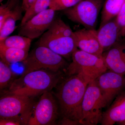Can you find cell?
<instances>
[{"label":"cell","instance_id":"cell-1","mask_svg":"<svg viewBox=\"0 0 125 125\" xmlns=\"http://www.w3.org/2000/svg\"><path fill=\"white\" fill-rule=\"evenodd\" d=\"M88 84L80 75H67L55 87L52 93L59 106L61 125H82V102Z\"/></svg>","mask_w":125,"mask_h":125},{"label":"cell","instance_id":"cell-2","mask_svg":"<svg viewBox=\"0 0 125 125\" xmlns=\"http://www.w3.org/2000/svg\"><path fill=\"white\" fill-rule=\"evenodd\" d=\"M64 77L58 72L45 69L30 72L14 80L3 94H13L34 98L47 91H51Z\"/></svg>","mask_w":125,"mask_h":125},{"label":"cell","instance_id":"cell-3","mask_svg":"<svg viewBox=\"0 0 125 125\" xmlns=\"http://www.w3.org/2000/svg\"><path fill=\"white\" fill-rule=\"evenodd\" d=\"M71 59L66 70L67 75H79L89 83L107 70L103 56L90 54L78 48L72 54Z\"/></svg>","mask_w":125,"mask_h":125},{"label":"cell","instance_id":"cell-4","mask_svg":"<svg viewBox=\"0 0 125 125\" xmlns=\"http://www.w3.org/2000/svg\"><path fill=\"white\" fill-rule=\"evenodd\" d=\"M22 62L24 69L22 74L40 69L58 72L66 70L69 65L62 56L46 47L39 45L29 53Z\"/></svg>","mask_w":125,"mask_h":125},{"label":"cell","instance_id":"cell-5","mask_svg":"<svg viewBox=\"0 0 125 125\" xmlns=\"http://www.w3.org/2000/svg\"><path fill=\"white\" fill-rule=\"evenodd\" d=\"M34 98L3 94L0 99V118L13 119L28 125L34 106Z\"/></svg>","mask_w":125,"mask_h":125},{"label":"cell","instance_id":"cell-6","mask_svg":"<svg viewBox=\"0 0 125 125\" xmlns=\"http://www.w3.org/2000/svg\"><path fill=\"white\" fill-rule=\"evenodd\" d=\"M106 107L95 80L89 83L82 102V125H95L101 123L103 108Z\"/></svg>","mask_w":125,"mask_h":125},{"label":"cell","instance_id":"cell-7","mask_svg":"<svg viewBox=\"0 0 125 125\" xmlns=\"http://www.w3.org/2000/svg\"><path fill=\"white\" fill-rule=\"evenodd\" d=\"M60 117L59 106L56 99L51 91L40 95L34 106L29 121V125H56Z\"/></svg>","mask_w":125,"mask_h":125},{"label":"cell","instance_id":"cell-8","mask_svg":"<svg viewBox=\"0 0 125 125\" xmlns=\"http://www.w3.org/2000/svg\"><path fill=\"white\" fill-rule=\"evenodd\" d=\"M104 3V0H83L73 7L64 10V13L71 21L85 28L95 29Z\"/></svg>","mask_w":125,"mask_h":125},{"label":"cell","instance_id":"cell-9","mask_svg":"<svg viewBox=\"0 0 125 125\" xmlns=\"http://www.w3.org/2000/svg\"><path fill=\"white\" fill-rule=\"evenodd\" d=\"M106 107L108 106L125 88V76L109 70L95 80Z\"/></svg>","mask_w":125,"mask_h":125},{"label":"cell","instance_id":"cell-10","mask_svg":"<svg viewBox=\"0 0 125 125\" xmlns=\"http://www.w3.org/2000/svg\"><path fill=\"white\" fill-rule=\"evenodd\" d=\"M56 11L48 9L34 16L20 25L19 34L31 39L38 38L49 29L55 19Z\"/></svg>","mask_w":125,"mask_h":125},{"label":"cell","instance_id":"cell-11","mask_svg":"<svg viewBox=\"0 0 125 125\" xmlns=\"http://www.w3.org/2000/svg\"><path fill=\"white\" fill-rule=\"evenodd\" d=\"M38 45L46 47L67 60L71 59L72 54L78 49L73 38L57 35L48 30L41 36Z\"/></svg>","mask_w":125,"mask_h":125},{"label":"cell","instance_id":"cell-12","mask_svg":"<svg viewBox=\"0 0 125 125\" xmlns=\"http://www.w3.org/2000/svg\"><path fill=\"white\" fill-rule=\"evenodd\" d=\"M73 38L78 49L90 54L103 56L104 50L99 41L96 30L84 28L77 30L74 32Z\"/></svg>","mask_w":125,"mask_h":125},{"label":"cell","instance_id":"cell-13","mask_svg":"<svg viewBox=\"0 0 125 125\" xmlns=\"http://www.w3.org/2000/svg\"><path fill=\"white\" fill-rule=\"evenodd\" d=\"M103 56L107 69L125 76V42L118 41Z\"/></svg>","mask_w":125,"mask_h":125},{"label":"cell","instance_id":"cell-14","mask_svg":"<svg viewBox=\"0 0 125 125\" xmlns=\"http://www.w3.org/2000/svg\"><path fill=\"white\" fill-rule=\"evenodd\" d=\"M97 31L98 38L104 51H106L118 42L122 37L116 17L100 25Z\"/></svg>","mask_w":125,"mask_h":125},{"label":"cell","instance_id":"cell-15","mask_svg":"<svg viewBox=\"0 0 125 125\" xmlns=\"http://www.w3.org/2000/svg\"><path fill=\"white\" fill-rule=\"evenodd\" d=\"M125 121V91L117 96L111 105L103 112L102 125H113Z\"/></svg>","mask_w":125,"mask_h":125},{"label":"cell","instance_id":"cell-16","mask_svg":"<svg viewBox=\"0 0 125 125\" xmlns=\"http://www.w3.org/2000/svg\"><path fill=\"white\" fill-rule=\"evenodd\" d=\"M22 5H18L8 15L0 27V41L10 36L16 28V22L22 19Z\"/></svg>","mask_w":125,"mask_h":125},{"label":"cell","instance_id":"cell-17","mask_svg":"<svg viewBox=\"0 0 125 125\" xmlns=\"http://www.w3.org/2000/svg\"><path fill=\"white\" fill-rule=\"evenodd\" d=\"M29 51L13 48L0 47L1 60L7 64L22 62L27 58Z\"/></svg>","mask_w":125,"mask_h":125},{"label":"cell","instance_id":"cell-18","mask_svg":"<svg viewBox=\"0 0 125 125\" xmlns=\"http://www.w3.org/2000/svg\"><path fill=\"white\" fill-rule=\"evenodd\" d=\"M125 2V0H105L103 5L101 25L115 18Z\"/></svg>","mask_w":125,"mask_h":125},{"label":"cell","instance_id":"cell-19","mask_svg":"<svg viewBox=\"0 0 125 125\" xmlns=\"http://www.w3.org/2000/svg\"><path fill=\"white\" fill-rule=\"evenodd\" d=\"M32 39L22 35L9 36L0 41V47L13 48L29 52Z\"/></svg>","mask_w":125,"mask_h":125},{"label":"cell","instance_id":"cell-20","mask_svg":"<svg viewBox=\"0 0 125 125\" xmlns=\"http://www.w3.org/2000/svg\"><path fill=\"white\" fill-rule=\"evenodd\" d=\"M51 0H36L30 7L25 11L21 20V25H22L33 18L34 16L48 9Z\"/></svg>","mask_w":125,"mask_h":125},{"label":"cell","instance_id":"cell-21","mask_svg":"<svg viewBox=\"0 0 125 125\" xmlns=\"http://www.w3.org/2000/svg\"><path fill=\"white\" fill-rule=\"evenodd\" d=\"M48 30L57 35L72 38L73 37V31L70 26L60 18H55Z\"/></svg>","mask_w":125,"mask_h":125},{"label":"cell","instance_id":"cell-22","mask_svg":"<svg viewBox=\"0 0 125 125\" xmlns=\"http://www.w3.org/2000/svg\"><path fill=\"white\" fill-rule=\"evenodd\" d=\"M14 74L9 65L0 60V90L3 91L9 87L13 82Z\"/></svg>","mask_w":125,"mask_h":125},{"label":"cell","instance_id":"cell-23","mask_svg":"<svg viewBox=\"0 0 125 125\" xmlns=\"http://www.w3.org/2000/svg\"><path fill=\"white\" fill-rule=\"evenodd\" d=\"M83 0H51L49 8L55 11L64 10L76 5Z\"/></svg>","mask_w":125,"mask_h":125},{"label":"cell","instance_id":"cell-24","mask_svg":"<svg viewBox=\"0 0 125 125\" xmlns=\"http://www.w3.org/2000/svg\"><path fill=\"white\" fill-rule=\"evenodd\" d=\"M20 0H8L5 4L0 6V27L8 15L19 4Z\"/></svg>","mask_w":125,"mask_h":125},{"label":"cell","instance_id":"cell-25","mask_svg":"<svg viewBox=\"0 0 125 125\" xmlns=\"http://www.w3.org/2000/svg\"><path fill=\"white\" fill-rule=\"evenodd\" d=\"M116 20L122 32L125 29V2L116 17Z\"/></svg>","mask_w":125,"mask_h":125},{"label":"cell","instance_id":"cell-26","mask_svg":"<svg viewBox=\"0 0 125 125\" xmlns=\"http://www.w3.org/2000/svg\"><path fill=\"white\" fill-rule=\"evenodd\" d=\"M0 125H22L20 121L13 119H2L0 118Z\"/></svg>","mask_w":125,"mask_h":125},{"label":"cell","instance_id":"cell-27","mask_svg":"<svg viewBox=\"0 0 125 125\" xmlns=\"http://www.w3.org/2000/svg\"><path fill=\"white\" fill-rule=\"evenodd\" d=\"M35 0H22V7L23 11L25 12Z\"/></svg>","mask_w":125,"mask_h":125},{"label":"cell","instance_id":"cell-28","mask_svg":"<svg viewBox=\"0 0 125 125\" xmlns=\"http://www.w3.org/2000/svg\"><path fill=\"white\" fill-rule=\"evenodd\" d=\"M122 37H125V29L121 33Z\"/></svg>","mask_w":125,"mask_h":125},{"label":"cell","instance_id":"cell-29","mask_svg":"<svg viewBox=\"0 0 125 125\" xmlns=\"http://www.w3.org/2000/svg\"><path fill=\"white\" fill-rule=\"evenodd\" d=\"M119 124H120L121 125H125V121L123 122H121V123H120Z\"/></svg>","mask_w":125,"mask_h":125},{"label":"cell","instance_id":"cell-30","mask_svg":"<svg viewBox=\"0 0 125 125\" xmlns=\"http://www.w3.org/2000/svg\"><path fill=\"white\" fill-rule=\"evenodd\" d=\"M4 0H0V2L1 3V2H2Z\"/></svg>","mask_w":125,"mask_h":125}]
</instances>
